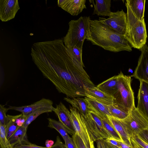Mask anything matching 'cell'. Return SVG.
I'll use <instances>...</instances> for the list:
<instances>
[{"label": "cell", "mask_w": 148, "mask_h": 148, "mask_svg": "<svg viewBox=\"0 0 148 148\" xmlns=\"http://www.w3.org/2000/svg\"><path fill=\"white\" fill-rule=\"evenodd\" d=\"M54 142L51 140H46L45 145L47 148H50L54 144Z\"/></svg>", "instance_id": "obj_39"}, {"label": "cell", "mask_w": 148, "mask_h": 148, "mask_svg": "<svg viewBox=\"0 0 148 148\" xmlns=\"http://www.w3.org/2000/svg\"><path fill=\"white\" fill-rule=\"evenodd\" d=\"M19 9L17 0H0V20L6 22L14 18Z\"/></svg>", "instance_id": "obj_11"}, {"label": "cell", "mask_w": 148, "mask_h": 148, "mask_svg": "<svg viewBox=\"0 0 148 148\" xmlns=\"http://www.w3.org/2000/svg\"><path fill=\"white\" fill-rule=\"evenodd\" d=\"M116 32L125 36L127 27V14L123 10L112 12L108 18L99 17L98 20Z\"/></svg>", "instance_id": "obj_7"}, {"label": "cell", "mask_w": 148, "mask_h": 148, "mask_svg": "<svg viewBox=\"0 0 148 148\" xmlns=\"http://www.w3.org/2000/svg\"><path fill=\"white\" fill-rule=\"evenodd\" d=\"M120 144L121 145L122 148H134V147H131L126 144H124L123 143L120 141H119Z\"/></svg>", "instance_id": "obj_40"}, {"label": "cell", "mask_w": 148, "mask_h": 148, "mask_svg": "<svg viewBox=\"0 0 148 148\" xmlns=\"http://www.w3.org/2000/svg\"><path fill=\"white\" fill-rule=\"evenodd\" d=\"M118 81L112 96L114 103L130 112L135 107L133 91L131 86V77L121 72L117 75Z\"/></svg>", "instance_id": "obj_5"}, {"label": "cell", "mask_w": 148, "mask_h": 148, "mask_svg": "<svg viewBox=\"0 0 148 148\" xmlns=\"http://www.w3.org/2000/svg\"><path fill=\"white\" fill-rule=\"evenodd\" d=\"M64 99L75 108L84 117L89 113L88 105L85 98L77 97L71 99L66 97H64Z\"/></svg>", "instance_id": "obj_19"}, {"label": "cell", "mask_w": 148, "mask_h": 148, "mask_svg": "<svg viewBox=\"0 0 148 148\" xmlns=\"http://www.w3.org/2000/svg\"><path fill=\"white\" fill-rule=\"evenodd\" d=\"M105 140L109 148H122L118 141L112 138H106Z\"/></svg>", "instance_id": "obj_33"}, {"label": "cell", "mask_w": 148, "mask_h": 148, "mask_svg": "<svg viewBox=\"0 0 148 148\" xmlns=\"http://www.w3.org/2000/svg\"><path fill=\"white\" fill-rule=\"evenodd\" d=\"M58 118L59 121L64 126L69 134L72 136L75 133L73 126L71 113L63 103L60 102L53 110Z\"/></svg>", "instance_id": "obj_10"}, {"label": "cell", "mask_w": 148, "mask_h": 148, "mask_svg": "<svg viewBox=\"0 0 148 148\" xmlns=\"http://www.w3.org/2000/svg\"><path fill=\"white\" fill-rule=\"evenodd\" d=\"M13 148H47L46 147L40 146L32 144L29 142L27 143L21 144L15 146Z\"/></svg>", "instance_id": "obj_34"}, {"label": "cell", "mask_w": 148, "mask_h": 148, "mask_svg": "<svg viewBox=\"0 0 148 148\" xmlns=\"http://www.w3.org/2000/svg\"><path fill=\"white\" fill-rule=\"evenodd\" d=\"M18 116V115L15 116L7 115L5 127L6 135L8 139L19 127L16 122V119Z\"/></svg>", "instance_id": "obj_26"}, {"label": "cell", "mask_w": 148, "mask_h": 148, "mask_svg": "<svg viewBox=\"0 0 148 148\" xmlns=\"http://www.w3.org/2000/svg\"><path fill=\"white\" fill-rule=\"evenodd\" d=\"M95 113L100 119L105 128L108 133L110 137L117 141L123 142L120 136L116 130L108 116L101 114Z\"/></svg>", "instance_id": "obj_22"}, {"label": "cell", "mask_w": 148, "mask_h": 148, "mask_svg": "<svg viewBox=\"0 0 148 148\" xmlns=\"http://www.w3.org/2000/svg\"><path fill=\"white\" fill-rule=\"evenodd\" d=\"M27 128L23 126L20 127L9 139L13 148L16 146L29 143L27 134Z\"/></svg>", "instance_id": "obj_21"}, {"label": "cell", "mask_w": 148, "mask_h": 148, "mask_svg": "<svg viewBox=\"0 0 148 148\" xmlns=\"http://www.w3.org/2000/svg\"><path fill=\"white\" fill-rule=\"evenodd\" d=\"M0 148H13L7 138L5 126L0 124Z\"/></svg>", "instance_id": "obj_29"}, {"label": "cell", "mask_w": 148, "mask_h": 148, "mask_svg": "<svg viewBox=\"0 0 148 148\" xmlns=\"http://www.w3.org/2000/svg\"><path fill=\"white\" fill-rule=\"evenodd\" d=\"M121 120L131 137L137 136L143 130L148 129V118L136 107L132 109L126 117Z\"/></svg>", "instance_id": "obj_6"}, {"label": "cell", "mask_w": 148, "mask_h": 148, "mask_svg": "<svg viewBox=\"0 0 148 148\" xmlns=\"http://www.w3.org/2000/svg\"><path fill=\"white\" fill-rule=\"evenodd\" d=\"M131 140L132 144H134L140 148H148V144L138 136L131 137Z\"/></svg>", "instance_id": "obj_30"}, {"label": "cell", "mask_w": 148, "mask_h": 148, "mask_svg": "<svg viewBox=\"0 0 148 148\" xmlns=\"http://www.w3.org/2000/svg\"><path fill=\"white\" fill-rule=\"evenodd\" d=\"M112 117L119 119H123L126 117L130 112L118 105L113 103L107 106Z\"/></svg>", "instance_id": "obj_24"}, {"label": "cell", "mask_w": 148, "mask_h": 148, "mask_svg": "<svg viewBox=\"0 0 148 148\" xmlns=\"http://www.w3.org/2000/svg\"><path fill=\"white\" fill-rule=\"evenodd\" d=\"M145 0H126V3L130 7L134 15L139 19H144Z\"/></svg>", "instance_id": "obj_20"}, {"label": "cell", "mask_w": 148, "mask_h": 148, "mask_svg": "<svg viewBox=\"0 0 148 148\" xmlns=\"http://www.w3.org/2000/svg\"><path fill=\"white\" fill-rule=\"evenodd\" d=\"M81 114L87 128L89 138L91 140L94 142L99 139L106 138L93 119L90 112L86 117Z\"/></svg>", "instance_id": "obj_14"}, {"label": "cell", "mask_w": 148, "mask_h": 148, "mask_svg": "<svg viewBox=\"0 0 148 148\" xmlns=\"http://www.w3.org/2000/svg\"><path fill=\"white\" fill-rule=\"evenodd\" d=\"M31 56L43 75L67 97H86V90L95 86L83 67L69 54L62 39L41 42Z\"/></svg>", "instance_id": "obj_1"}, {"label": "cell", "mask_w": 148, "mask_h": 148, "mask_svg": "<svg viewBox=\"0 0 148 148\" xmlns=\"http://www.w3.org/2000/svg\"><path fill=\"white\" fill-rule=\"evenodd\" d=\"M72 121L75 133L82 139L87 148H90L89 136L81 114L75 107L70 106Z\"/></svg>", "instance_id": "obj_8"}, {"label": "cell", "mask_w": 148, "mask_h": 148, "mask_svg": "<svg viewBox=\"0 0 148 148\" xmlns=\"http://www.w3.org/2000/svg\"><path fill=\"white\" fill-rule=\"evenodd\" d=\"M89 140L90 143V148H95L94 146V141L91 140L89 138Z\"/></svg>", "instance_id": "obj_41"}, {"label": "cell", "mask_w": 148, "mask_h": 148, "mask_svg": "<svg viewBox=\"0 0 148 148\" xmlns=\"http://www.w3.org/2000/svg\"><path fill=\"white\" fill-rule=\"evenodd\" d=\"M132 145L134 148H140L134 144H132Z\"/></svg>", "instance_id": "obj_42"}, {"label": "cell", "mask_w": 148, "mask_h": 148, "mask_svg": "<svg viewBox=\"0 0 148 148\" xmlns=\"http://www.w3.org/2000/svg\"><path fill=\"white\" fill-rule=\"evenodd\" d=\"M85 98L87 102L90 111L112 117L107 105L86 97Z\"/></svg>", "instance_id": "obj_23"}, {"label": "cell", "mask_w": 148, "mask_h": 148, "mask_svg": "<svg viewBox=\"0 0 148 148\" xmlns=\"http://www.w3.org/2000/svg\"><path fill=\"white\" fill-rule=\"evenodd\" d=\"M47 119L48 121V127L56 130L61 136L64 141L70 137L66 128L60 121L51 118H48Z\"/></svg>", "instance_id": "obj_27"}, {"label": "cell", "mask_w": 148, "mask_h": 148, "mask_svg": "<svg viewBox=\"0 0 148 148\" xmlns=\"http://www.w3.org/2000/svg\"><path fill=\"white\" fill-rule=\"evenodd\" d=\"M53 101L49 99L43 98L30 105L20 107L9 106L8 110H12L20 112L23 115L26 116L36 110L43 107L53 106Z\"/></svg>", "instance_id": "obj_16"}, {"label": "cell", "mask_w": 148, "mask_h": 148, "mask_svg": "<svg viewBox=\"0 0 148 148\" xmlns=\"http://www.w3.org/2000/svg\"><path fill=\"white\" fill-rule=\"evenodd\" d=\"M137 98L138 110L148 118V83L140 80Z\"/></svg>", "instance_id": "obj_13"}, {"label": "cell", "mask_w": 148, "mask_h": 148, "mask_svg": "<svg viewBox=\"0 0 148 148\" xmlns=\"http://www.w3.org/2000/svg\"><path fill=\"white\" fill-rule=\"evenodd\" d=\"M127 27L124 36L132 47L139 50L146 45L147 34L144 19L140 20L133 14L125 2Z\"/></svg>", "instance_id": "obj_3"}, {"label": "cell", "mask_w": 148, "mask_h": 148, "mask_svg": "<svg viewBox=\"0 0 148 148\" xmlns=\"http://www.w3.org/2000/svg\"><path fill=\"white\" fill-rule=\"evenodd\" d=\"M137 136L148 144V129L141 131Z\"/></svg>", "instance_id": "obj_35"}, {"label": "cell", "mask_w": 148, "mask_h": 148, "mask_svg": "<svg viewBox=\"0 0 148 148\" xmlns=\"http://www.w3.org/2000/svg\"><path fill=\"white\" fill-rule=\"evenodd\" d=\"M69 54L83 67H85L82 59V49L76 46H65Z\"/></svg>", "instance_id": "obj_28"}, {"label": "cell", "mask_w": 148, "mask_h": 148, "mask_svg": "<svg viewBox=\"0 0 148 148\" xmlns=\"http://www.w3.org/2000/svg\"><path fill=\"white\" fill-rule=\"evenodd\" d=\"M140 50L141 53L133 76L139 81L148 83V46L145 45Z\"/></svg>", "instance_id": "obj_9"}, {"label": "cell", "mask_w": 148, "mask_h": 148, "mask_svg": "<svg viewBox=\"0 0 148 148\" xmlns=\"http://www.w3.org/2000/svg\"><path fill=\"white\" fill-rule=\"evenodd\" d=\"M85 0H58L59 7L72 16H77L86 8Z\"/></svg>", "instance_id": "obj_12"}, {"label": "cell", "mask_w": 148, "mask_h": 148, "mask_svg": "<svg viewBox=\"0 0 148 148\" xmlns=\"http://www.w3.org/2000/svg\"><path fill=\"white\" fill-rule=\"evenodd\" d=\"M64 141L66 148H77L72 138L70 137Z\"/></svg>", "instance_id": "obj_37"}, {"label": "cell", "mask_w": 148, "mask_h": 148, "mask_svg": "<svg viewBox=\"0 0 148 148\" xmlns=\"http://www.w3.org/2000/svg\"><path fill=\"white\" fill-rule=\"evenodd\" d=\"M108 117L120 136L123 143L130 147H133L131 140V137L121 120L110 116Z\"/></svg>", "instance_id": "obj_17"}, {"label": "cell", "mask_w": 148, "mask_h": 148, "mask_svg": "<svg viewBox=\"0 0 148 148\" xmlns=\"http://www.w3.org/2000/svg\"><path fill=\"white\" fill-rule=\"evenodd\" d=\"M47 148H66L65 144L61 141L59 137L57 136L55 144L51 147Z\"/></svg>", "instance_id": "obj_36"}, {"label": "cell", "mask_w": 148, "mask_h": 148, "mask_svg": "<svg viewBox=\"0 0 148 148\" xmlns=\"http://www.w3.org/2000/svg\"><path fill=\"white\" fill-rule=\"evenodd\" d=\"M85 93L86 97L105 105L108 106L114 103V98L112 96L103 91L97 86L88 88Z\"/></svg>", "instance_id": "obj_15"}, {"label": "cell", "mask_w": 148, "mask_h": 148, "mask_svg": "<svg viewBox=\"0 0 148 148\" xmlns=\"http://www.w3.org/2000/svg\"><path fill=\"white\" fill-rule=\"evenodd\" d=\"M72 138L77 148H87L82 139L77 133L73 135Z\"/></svg>", "instance_id": "obj_32"}, {"label": "cell", "mask_w": 148, "mask_h": 148, "mask_svg": "<svg viewBox=\"0 0 148 148\" xmlns=\"http://www.w3.org/2000/svg\"><path fill=\"white\" fill-rule=\"evenodd\" d=\"M90 20L89 16H82L69 22V29L63 38L65 46H76L82 49L84 40L90 35Z\"/></svg>", "instance_id": "obj_4"}, {"label": "cell", "mask_w": 148, "mask_h": 148, "mask_svg": "<svg viewBox=\"0 0 148 148\" xmlns=\"http://www.w3.org/2000/svg\"><path fill=\"white\" fill-rule=\"evenodd\" d=\"M92 1L94 5L93 14L109 17L111 15L112 12L110 10L111 0H95V3L93 0Z\"/></svg>", "instance_id": "obj_18"}, {"label": "cell", "mask_w": 148, "mask_h": 148, "mask_svg": "<svg viewBox=\"0 0 148 148\" xmlns=\"http://www.w3.org/2000/svg\"><path fill=\"white\" fill-rule=\"evenodd\" d=\"M54 108L53 106L43 107L34 111L27 115V119L23 126L27 128L28 125L38 116L44 113L53 111Z\"/></svg>", "instance_id": "obj_25"}, {"label": "cell", "mask_w": 148, "mask_h": 148, "mask_svg": "<svg viewBox=\"0 0 148 148\" xmlns=\"http://www.w3.org/2000/svg\"><path fill=\"white\" fill-rule=\"evenodd\" d=\"M8 110L4 105H0V124L5 126L7 119L6 113Z\"/></svg>", "instance_id": "obj_31"}, {"label": "cell", "mask_w": 148, "mask_h": 148, "mask_svg": "<svg viewBox=\"0 0 148 148\" xmlns=\"http://www.w3.org/2000/svg\"><path fill=\"white\" fill-rule=\"evenodd\" d=\"M96 143L97 148H109L104 139L98 140Z\"/></svg>", "instance_id": "obj_38"}, {"label": "cell", "mask_w": 148, "mask_h": 148, "mask_svg": "<svg viewBox=\"0 0 148 148\" xmlns=\"http://www.w3.org/2000/svg\"><path fill=\"white\" fill-rule=\"evenodd\" d=\"M87 40L105 50L114 52L131 51L132 47L124 36L119 34L98 20H90Z\"/></svg>", "instance_id": "obj_2"}]
</instances>
